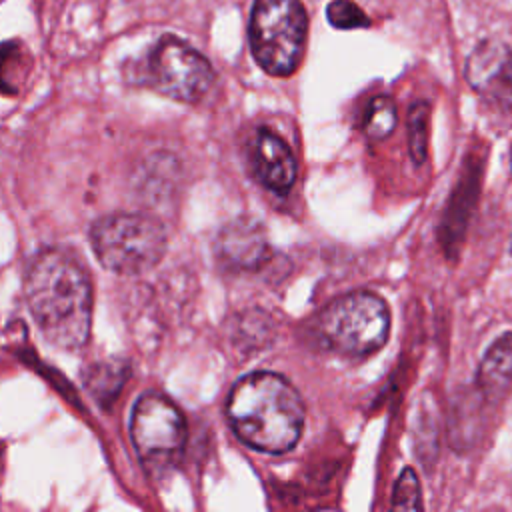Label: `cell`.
Instances as JSON below:
<instances>
[{"mask_svg": "<svg viewBox=\"0 0 512 512\" xmlns=\"http://www.w3.org/2000/svg\"><path fill=\"white\" fill-rule=\"evenodd\" d=\"M30 314L48 342L78 350L92 326V284L76 258L62 250L40 252L24 280Z\"/></svg>", "mask_w": 512, "mask_h": 512, "instance_id": "1", "label": "cell"}, {"mask_svg": "<svg viewBox=\"0 0 512 512\" xmlns=\"http://www.w3.org/2000/svg\"><path fill=\"white\" fill-rule=\"evenodd\" d=\"M236 436L254 450L288 452L302 434L304 404L296 388L276 372L242 376L226 404Z\"/></svg>", "mask_w": 512, "mask_h": 512, "instance_id": "2", "label": "cell"}, {"mask_svg": "<svg viewBox=\"0 0 512 512\" xmlns=\"http://www.w3.org/2000/svg\"><path fill=\"white\" fill-rule=\"evenodd\" d=\"M90 242L100 264L116 274H142L166 252L162 222L142 212H116L94 222Z\"/></svg>", "mask_w": 512, "mask_h": 512, "instance_id": "3", "label": "cell"}, {"mask_svg": "<svg viewBox=\"0 0 512 512\" xmlns=\"http://www.w3.org/2000/svg\"><path fill=\"white\" fill-rule=\"evenodd\" d=\"M308 32L300 0H256L250 14L252 56L272 76H288L300 64Z\"/></svg>", "mask_w": 512, "mask_h": 512, "instance_id": "4", "label": "cell"}, {"mask_svg": "<svg viewBox=\"0 0 512 512\" xmlns=\"http://www.w3.org/2000/svg\"><path fill=\"white\" fill-rule=\"evenodd\" d=\"M320 336L326 346L346 356H364L384 346L390 332L386 302L372 292H350L320 314Z\"/></svg>", "mask_w": 512, "mask_h": 512, "instance_id": "5", "label": "cell"}, {"mask_svg": "<svg viewBox=\"0 0 512 512\" xmlns=\"http://www.w3.org/2000/svg\"><path fill=\"white\" fill-rule=\"evenodd\" d=\"M142 78L156 92L192 104L210 90L214 70L198 50L180 38L164 36L148 52Z\"/></svg>", "mask_w": 512, "mask_h": 512, "instance_id": "6", "label": "cell"}, {"mask_svg": "<svg viewBox=\"0 0 512 512\" xmlns=\"http://www.w3.org/2000/svg\"><path fill=\"white\" fill-rule=\"evenodd\" d=\"M130 436L140 460L150 468H166L176 462L186 440L182 412L162 394L148 392L132 408Z\"/></svg>", "mask_w": 512, "mask_h": 512, "instance_id": "7", "label": "cell"}, {"mask_svg": "<svg viewBox=\"0 0 512 512\" xmlns=\"http://www.w3.org/2000/svg\"><path fill=\"white\" fill-rule=\"evenodd\" d=\"M468 84L498 106L502 112L512 114V48L496 42H480L466 62Z\"/></svg>", "mask_w": 512, "mask_h": 512, "instance_id": "8", "label": "cell"}, {"mask_svg": "<svg viewBox=\"0 0 512 512\" xmlns=\"http://www.w3.org/2000/svg\"><path fill=\"white\" fill-rule=\"evenodd\" d=\"M216 258L234 272H252L270 258V244L264 226L252 218H236L228 222L214 242Z\"/></svg>", "mask_w": 512, "mask_h": 512, "instance_id": "9", "label": "cell"}, {"mask_svg": "<svg viewBox=\"0 0 512 512\" xmlns=\"http://www.w3.org/2000/svg\"><path fill=\"white\" fill-rule=\"evenodd\" d=\"M252 166L260 182L276 194H286L292 188L298 172L288 144L268 128H260L254 136Z\"/></svg>", "mask_w": 512, "mask_h": 512, "instance_id": "10", "label": "cell"}, {"mask_svg": "<svg viewBox=\"0 0 512 512\" xmlns=\"http://www.w3.org/2000/svg\"><path fill=\"white\" fill-rule=\"evenodd\" d=\"M478 384L490 396H502L512 388V332L496 338L486 350L478 368Z\"/></svg>", "mask_w": 512, "mask_h": 512, "instance_id": "11", "label": "cell"}, {"mask_svg": "<svg viewBox=\"0 0 512 512\" xmlns=\"http://www.w3.org/2000/svg\"><path fill=\"white\" fill-rule=\"evenodd\" d=\"M128 372L130 370L124 362H118V360L98 362L86 370L84 386L100 404L108 406L116 400L118 392L122 390Z\"/></svg>", "mask_w": 512, "mask_h": 512, "instance_id": "12", "label": "cell"}, {"mask_svg": "<svg viewBox=\"0 0 512 512\" xmlns=\"http://www.w3.org/2000/svg\"><path fill=\"white\" fill-rule=\"evenodd\" d=\"M396 128V104L390 96H376L364 110L362 132L378 142L388 138Z\"/></svg>", "mask_w": 512, "mask_h": 512, "instance_id": "13", "label": "cell"}, {"mask_svg": "<svg viewBox=\"0 0 512 512\" xmlns=\"http://www.w3.org/2000/svg\"><path fill=\"white\" fill-rule=\"evenodd\" d=\"M428 118H430V108L424 102H416L408 112V150L416 164H422L426 160Z\"/></svg>", "mask_w": 512, "mask_h": 512, "instance_id": "14", "label": "cell"}, {"mask_svg": "<svg viewBox=\"0 0 512 512\" xmlns=\"http://www.w3.org/2000/svg\"><path fill=\"white\" fill-rule=\"evenodd\" d=\"M326 18L334 28H344V30L366 28L370 24L364 10L352 0H332L326 8Z\"/></svg>", "mask_w": 512, "mask_h": 512, "instance_id": "15", "label": "cell"}, {"mask_svg": "<svg viewBox=\"0 0 512 512\" xmlns=\"http://www.w3.org/2000/svg\"><path fill=\"white\" fill-rule=\"evenodd\" d=\"M392 508L394 510H420V482L412 468H404L396 480L394 494H392Z\"/></svg>", "mask_w": 512, "mask_h": 512, "instance_id": "16", "label": "cell"}]
</instances>
